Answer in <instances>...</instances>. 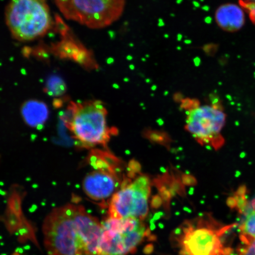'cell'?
<instances>
[{"instance_id": "13", "label": "cell", "mask_w": 255, "mask_h": 255, "mask_svg": "<svg viewBox=\"0 0 255 255\" xmlns=\"http://www.w3.org/2000/svg\"><path fill=\"white\" fill-rule=\"evenodd\" d=\"M66 85L59 76L53 75L48 78L44 91L51 97H59L66 93Z\"/></svg>"}, {"instance_id": "6", "label": "cell", "mask_w": 255, "mask_h": 255, "mask_svg": "<svg viewBox=\"0 0 255 255\" xmlns=\"http://www.w3.org/2000/svg\"><path fill=\"white\" fill-rule=\"evenodd\" d=\"M100 255H127L132 253L146 236L141 220L108 218L101 222Z\"/></svg>"}, {"instance_id": "15", "label": "cell", "mask_w": 255, "mask_h": 255, "mask_svg": "<svg viewBox=\"0 0 255 255\" xmlns=\"http://www.w3.org/2000/svg\"><path fill=\"white\" fill-rule=\"evenodd\" d=\"M238 255H255V240L242 244L238 251Z\"/></svg>"}, {"instance_id": "25", "label": "cell", "mask_w": 255, "mask_h": 255, "mask_svg": "<svg viewBox=\"0 0 255 255\" xmlns=\"http://www.w3.org/2000/svg\"><path fill=\"white\" fill-rule=\"evenodd\" d=\"M124 81L128 82V79H124Z\"/></svg>"}, {"instance_id": "9", "label": "cell", "mask_w": 255, "mask_h": 255, "mask_svg": "<svg viewBox=\"0 0 255 255\" xmlns=\"http://www.w3.org/2000/svg\"><path fill=\"white\" fill-rule=\"evenodd\" d=\"M112 157L108 153L98 152L91 155L89 159L95 170L85 177L83 188L89 198L97 202L111 200L117 192L119 180Z\"/></svg>"}, {"instance_id": "17", "label": "cell", "mask_w": 255, "mask_h": 255, "mask_svg": "<svg viewBox=\"0 0 255 255\" xmlns=\"http://www.w3.org/2000/svg\"><path fill=\"white\" fill-rule=\"evenodd\" d=\"M194 63L195 64V65L196 66H198L200 65V59L199 57H196V58L194 59Z\"/></svg>"}, {"instance_id": "4", "label": "cell", "mask_w": 255, "mask_h": 255, "mask_svg": "<svg viewBox=\"0 0 255 255\" xmlns=\"http://www.w3.org/2000/svg\"><path fill=\"white\" fill-rule=\"evenodd\" d=\"M5 22L11 36L20 41L43 36L52 27V18L46 1L15 0L5 8Z\"/></svg>"}, {"instance_id": "26", "label": "cell", "mask_w": 255, "mask_h": 255, "mask_svg": "<svg viewBox=\"0 0 255 255\" xmlns=\"http://www.w3.org/2000/svg\"><path fill=\"white\" fill-rule=\"evenodd\" d=\"M181 2H182V1H177V3H181Z\"/></svg>"}, {"instance_id": "23", "label": "cell", "mask_w": 255, "mask_h": 255, "mask_svg": "<svg viewBox=\"0 0 255 255\" xmlns=\"http://www.w3.org/2000/svg\"><path fill=\"white\" fill-rule=\"evenodd\" d=\"M184 42L186 44H190L191 43V41H190V40H185Z\"/></svg>"}, {"instance_id": "16", "label": "cell", "mask_w": 255, "mask_h": 255, "mask_svg": "<svg viewBox=\"0 0 255 255\" xmlns=\"http://www.w3.org/2000/svg\"><path fill=\"white\" fill-rule=\"evenodd\" d=\"M241 4L242 7L247 9L252 20L255 23V1H242Z\"/></svg>"}, {"instance_id": "21", "label": "cell", "mask_w": 255, "mask_h": 255, "mask_svg": "<svg viewBox=\"0 0 255 255\" xmlns=\"http://www.w3.org/2000/svg\"><path fill=\"white\" fill-rule=\"evenodd\" d=\"M156 89H157V86L156 85H153L152 87H151V89L152 91L156 90Z\"/></svg>"}, {"instance_id": "18", "label": "cell", "mask_w": 255, "mask_h": 255, "mask_svg": "<svg viewBox=\"0 0 255 255\" xmlns=\"http://www.w3.org/2000/svg\"><path fill=\"white\" fill-rule=\"evenodd\" d=\"M212 20V18L210 17H206L205 19V21L208 24L211 23Z\"/></svg>"}, {"instance_id": "19", "label": "cell", "mask_w": 255, "mask_h": 255, "mask_svg": "<svg viewBox=\"0 0 255 255\" xmlns=\"http://www.w3.org/2000/svg\"><path fill=\"white\" fill-rule=\"evenodd\" d=\"M182 35H181V34H178V36H177V39L178 41H180L181 40V39H182Z\"/></svg>"}, {"instance_id": "14", "label": "cell", "mask_w": 255, "mask_h": 255, "mask_svg": "<svg viewBox=\"0 0 255 255\" xmlns=\"http://www.w3.org/2000/svg\"><path fill=\"white\" fill-rule=\"evenodd\" d=\"M248 203L247 199V189L245 186L239 188L228 201V205L232 209L237 210L240 215L246 209Z\"/></svg>"}, {"instance_id": "2", "label": "cell", "mask_w": 255, "mask_h": 255, "mask_svg": "<svg viewBox=\"0 0 255 255\" xmlns=\"http://www.w3.org/2000/svg\"><path fill=\"white\" fill-rule=\"evenodd\" d=\"M238 225L223 224L208 213L185 222L174 235L180 255H231L224 237Z\"/></svg>"}, {"instance_id": "11", "label": "cell", "mask_w": 255, "mask_h": 255, "mask_svg": "<svg viewBox=\"0 0 255 255\" xmlns=\"http://www.w3.org/2000/svg\"><path fill=\"white\" fill-rule=\"evenodd\" d=\"M21 114L28 126L39 128L46 122L49 117V109L42 101L28 100L22 105Z\"/></svg>"}, {"instance_id": "8", "label": "cell", "mask_w": 255, "mask_h": 255, "mask_svg": "<svg viewBox=\"0 0 255 255\" xmlns=\"http://www.w3.org/2000/svg\"><path fill=\"white\" fill-rule=\"evenodd\" d=\"M150 191V181L145 175L123 185L110 200L109 217L142 221L148 213Z\"/></svg>"}, {"instance_id": "10", "label": "cell", "mask_w": 255, "mask_h": 255, "mask_svg": "<svg viewBox=\"0 0 255 255\" xmlns=\"http://www.w3.org/2000/svg\"><path fill=\"white\" fill-rule=\"evenodd\" d=\"M215 18L219 26L228 31L241 29L245 20L243 9L241 6L234 4L220 6L216 11Z\"/></svg>"}, {"instance_id": "24", "label": "cell", "mask_w": 255, "mask_h": 255, "mask_svg": "<svg viewBox=\"0 0 255 255\" xmlns=\"http://www.w3.org/2000/svg\"><path fill=\"white\" fill-rule=\"evenodd\" d=\"M129 68L131 70H133L135 69V66L132 65H130V66H129Z\"/></svg>"}, {"instance_id": "20", "label": "cell", "mask_w": 255, "mask_h": 255, "mask_svg": "<svg viewBox=\"0 0 255 255\" xmlns=\"http://www.w3.org/2000/svg\"><path fill=\"white\" fill-rule=\"evenodd\" d=\"M193 4L194 5V6H196V7H199V6H200V4H199L198 2H196V1H193Z\"/></svg>"}, {"instance_id": "22", "label": "cell", "mask_w": 255, "mask_h": 255, "mask_svg": "<svg viewBox=\"0 0 255 255\" xmlns=\"http://www.w3.org/2000/svg\"><path fill=\"white\" fill-rule=\"evenodd\" d=\"M127 59L128 60H132L133 59V57L131 56H128L127 57Z\"/></svg>"}, {"instance_id": "12", "label": "cell", "mask_w": 255, "mask_h": 255, "mask_svg": "<svg viewBox=\"0 0 255 255\" xmlns=\"http://www.w3.org/2000/svg\"><path fill=\"white\" fill-rule=\"evenodd\" d=\"M241 216L240 224L238 226L241 243L255 240V199L249 202Z\"/></svg>"}, {"instance_id": "3", "label": "cell", "mask_w": 255, "mask_h": 255, "mask_svg": "<svg viewBox=\"0 0 255 255\" xmlns=\"http://www.w3.org/2000/svg\"><path fill=\"white\" fill-rule=\"evenodd\" d=\"M67 127L81 146L91 148L106 146L114 130L107 125L108 112L103 102L88 101L77 103L71 102L68 108Z\"/></svg>"}, {"instance_id": "7", "label": "cell", "mask_w": 255, "mask_h": 255, "mask_svg": "<svg viewBox=\"0 0 255 255\" xmlns=\"http://www.w3.org/2000/svg\"><path fill=\"white\" fill-rule=\"evenodd\" d=\"M185 128L200 145L215 150L225 142L222 130L225 125L226 114L221 108L213 104L197 106L187 112Z\"/></svg>"}, {"instance_id": "1", "label": "cell", "mask_w": 255, "mask_h": 255, "mask_svg": "<svg viewBox=\"0 0 255 255\" xmlns=\"http://www.w3.org/2000/svg\"><path fill=\"white\" fill-rule=\"evenodd\" d=\"M101 223L81 206L54 209L43 226L47 255H100Z\"/></svg>"}, {"instance_id": "5", "label": "cell", "mask_w": 255, "mask_h": 255, "mask_svg": "<svg viewBox=\"0 0 255 255\" xmlns=\"http://www.w3.org/2000/svg\"><path fill=\"white\" fill-rule=\"evenodd\" d=\"M55 3L66 19L93 29L109 26L119 20L126 5L123 0H57Z\"/></svg>"}]
</instances>
